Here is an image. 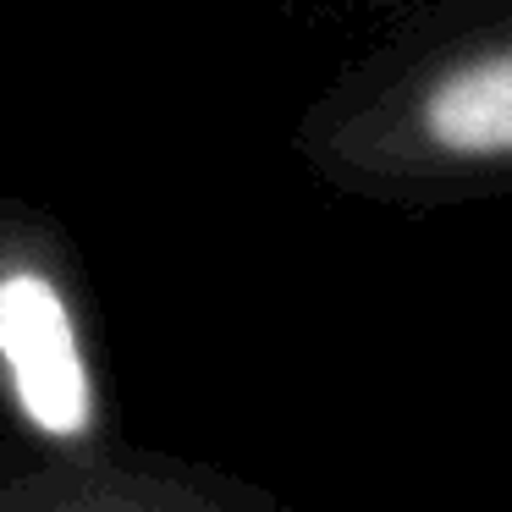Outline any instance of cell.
I'll list each match as a JSON object with an SVG mask.
<instances>
[{
  "label": "cell",
  "mask_w": 512,
  "mask_h": 512,
  "mask_svg": "<svg viewBox=\"0 0 512 512\" xmlns=\"http://www.w3.org/2000/svg\"><path fill=\"white\" fill-rule=\"evenodd\" d=\"M0 375L34 435L83 441L94 430V375L78 320L39 265L0 270Z\"/></svg>",
  "instance_id": "1"
},
{
  "label": "cell",
  "mask_w": 512,
  "mask_h": 512,
  "mask_svg": "<svg viewBox=\"0 0 512 512\" xmlns=\"http://www.w3.org/2000/svg\"><path fill=\"white\" fill-rule=\"evenodd\" d=\"M413 133L441 160H512V45L435 72L413 100Z\"/></svg>",
  "instance_id": "2"
}]
</instances>
